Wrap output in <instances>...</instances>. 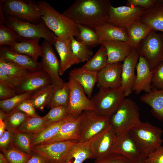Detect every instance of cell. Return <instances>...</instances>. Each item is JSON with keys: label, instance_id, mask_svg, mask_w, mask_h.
Here are the masks:
<instances>
[{"label": "cell", "instance_id": "c3c4849f", "mask_svg": "<svg viewBox=\"0 0 163 163\" xmlns=\"http://www.w3.org/2000/svg\"><path fill=\"white\" fill-rule=\"evenodd\" d=\"M161 2H163V0H128L126 5L140 7L146 9Z\"/></svg>", "mask_w": 163, "mask_h": 163}, {"label": "cell", "instance_id": "11a10c76", "mask_svg": "<svg viewBox=\"0 0 163 163\" xmlns=\"http://www.w3.org/2000/svg\"><path fill=\"white\" fill-rule=\"evenodd\" d=\"M6 126L4 121L2 118H0V137L5 131Z\"/></svg>", "mask_w": 163, "mask_h": 163}, {"label": "cell", "instance_id": "5b68a950", "mask_svg": "<svg viewBox=\"0 0 163 163\" xmlns=\"http://www.w3.org/2000/svg\"><path fill=\"white\" fill-rule=\"evenodd\" d=\"M5 16L34 24L41 21L42 14L37 2L32 0H1Z\"/></svg>", "mask_w": 163, "mask_h": 163}, {"label": "cell", "instance_id": "91938a15", "mask_svg": "<svg viewBox=\"0 0 163 163\" xmlns=\"http://www.w3.org/2000/svg\"><path fill=\"white\" fill-rule=\"evenodd\" d=\"M144 163H145V162H144Z\"/></svg>", "mask_w": 163, "mask_h": 163}, {"label": "cell", "instance_id": "7c38bea8", "mask_svg": "<svg viewBox=\"0 0 163 163\" xmlns=\"http://www.w3.org/2000/svg\"><path fill=\"white\" fill-rule=\"evenodd\" d=\"M143 10L140 7L126 5L114 7L111 5L109 9L107 22L126 28L140 20Z\"/></svg>", "mask_w": 163, "mask_h": 163}, {"label": "cell", "instance_id": "8992f818", "mask_svg": "<svg viewBox=\"0 0 163 163\" xmlns=\"http://www.w3.org/2000/svg\"><path fill=\"white\" fill-rule=\"evenodd\" d=\"M110 119L116 135L129 132L142 122L138 106L132 100L126 98Z\"/></svg>", "mask_w": 163, "mask_h": 163}, {"label": "cell", "instance_id": "44dd1931", "mask_svg": "<svg viewBox=\"0 0 163 163\" xmlns=\"http://www.w3.org/2000/svg\"><path fill=\"white\" fill-rule=\"evenodd\" d=\"M136 74L132 91L138 94L142 91L147 93L152 89L153 71H151L145 59L139 56L136 67Z\"/></svg>", "mask_w": 163, "mask_h": 163}, {"label": "cell", "instance_id": "2e32d148", "mask_svg": "<svg viewBox=\"0 0 163 163\" xmlns=\"http://www.w3.org/2000/svg\"><path fill=\"white\" fill-rule=\"evenodd\" d=\"M116 136L110 125L93 138L90 147L95 160L101 158L111 153Z\"/></svg>", "mask_w": 163, "mask_h": 163}, {"label": "cell", "instance_id": "83f0119b", "mask_svg": "<svg viewBox=\"0 0 163 163\" xmlns=\"http://www.w3.org/2000/svg\"><path fill=\"white\" fill-rule=\"evenodd\" d=\"M140 100L151 107L152 113L155 118L163 121V90L152 88L142 95Z\"/></svg>", "mask_w": 163, "mask_h": 163}, {"label": "cell", "instance_id": "1f68e13d", "mask_svg": "<svg viewBox=\"0 0 163 163\" xmlns=\"http://www.w3.org/2000/svg\"><path fill=\"white\" fill-rule=\"evenodd\" d=\"M70 97L69 88L68 82L54 86L49 102L47 106L49 108L61 106H68Z\"/></svg>", "mask_w": 163, "mask_h": 163}, {"label": "cell", "instance_id": "8d00e7d4", "mask_svg": "<svg viewBox=\"0 0 163 163\" xmlns=\"http://www.w3.org/2000/svg\"><path fill=\"white\" fill-rule=\"evenodd\" d=\"M77 25L79 33L76 40L90 48L101 45V41L94 29L82 25Z\"/></svg>", "mask_w": 163, "mask_h": 163}, {"label": "cell", "instance_id": "f546056e", "mask_svg": "<svg viewBox=\"0 0 163 163\" xmlns=\"http://www.w3.org/2000/svg\"><path fill=\"white\" fill-rule=\"evenodd\" d=\"M126 29L128 36L127 42L133 49H137L141 41L152 30L149 26L140 20Z\"/></svg>", "mask_w": 163, "mask_h": 163}, {"label": "cell", "instance_id": "d590c367", "mask_svg": "<svg viewBox=\"0 0 163 163\" xmlns=\"http://www.w3.org/2000/svg\"><path fill=\"white\" fill-rule=\"evenodd\" d=\"M0 68L11 77L20 82L32 71L1 57Z\"/></svg>", "mask_w": 163, "mask_h": 163}, {"label": "cell", "instance_id": "6da1fadb", "mask_svg": "<svg viewBox=\"0 0 163 163\" xmlns=\"http://www.w3.org/2000/svg\"><path fill=\"white\" fill-rule=\"evenodd\" d=\"M109 0H76L62 14L77 24L94 28L107 22Z\"/></svg>", "mask_w": 163, "mask_h": 163}, {"label": "cell", "instance_id": "52a82bcc", "mask_svg": "<svg viewBox=\"0 0 163 163\" xmlns=\"http://www.w3.org/2000/svg\"><path fill=\"white\" fill-rule=\"evenodd\" d=\"M120 87L117 88H99L91 99L94 111L97 114L110 117L117 110L126 98Z\"/></svg>", "mask_w": 163, "mask_h": 163}, {"label": "cell", "instance_id": "bcb514c9", "mask_svg": "<svg viewBox=\"0 0 163 163\" xmlns=\"http://www.w3.org/2000/svg\"><path fill=\"white\" fill-rule=\"evenodd\" d=\"M152 71V88L163 90V62Z\"/></svg>", "mask_w": 163, "mask_h": 163}, {"label": "cell", "instance_id": "f907efd6", "mask_svg": "<svg viewBox=\"0 0 163 163\" xmlns=\"http://www.w3.org/2000/svg\"><path fill=\"white\" fill-rule=\"evenodd\" d=\"M15 133L7 130L0 137L1 150L7 149L13 145Z\"/></svg>", "mask_w": 163, "mask_h": 163}, {"label": "cell", "instance_id": "4fadbf2b", "mask_svg": "<svg viewBox=\"0 0 163 163\" xmlns=\"http://www.w3.org/2000/svg\"><path fill=\"white\" fill-rule=\"evenodd\" d=\"M48 41L44 40L41 46L42 53L40 63L41 69L50 76L54 86L60 85L64 82L60 78L59 73V61L52 47Z\"/></svg>", "mask_w": 163, "mask_h": 163}, {"label": "cell", "instance_id": "484cf974", "mask_svg": "<svg viewBox=\"0 0 163 163\" xmlns=\"http://www.w3.org/2000/svg\"><path fill=\"white\" fill-rule=\"evenodd\" d=\"M140 21L147 24L152 30L163 33V2L144 9Z\"/></svg>", "mask_w": 163, "mask_h": 163}, {"label": "cell", "instance_id": "ee69618b", "mask_svg": "<svg viewBox=\"0 0 163 163\" xmlns=\"http://www.w3.org/2000/svg\"><path fill=\"white\" fill-rule=\"evenodd\" d=\"M18 39V35L14 30L3 24H0V46L7 45L11 46Z\"/></svg>", "mask_w": 163, "mask_h": 163}, {"label": "cell", "instance_id": "8fae6325", "mask_svg": "<svg viewBox=\"0 0 163 163\" xmlns=\"http://www.w3.org/2000/svg\"><path fill=\"white\" fill-rule=\"evenodd\" d=\"M70 91V97L68 106L70 115L77 117L85 110L94 111V106L83 87L76 81L69 76L67 82Z\"/></svg>", "mask_w": 163, "mask_h": 163}, {"label": "cell", "instance_id": "74e56055", "mask_svg": "<svg viewBox=\"0 0 163 163\" xmlns=\"http://www.w3.org/2000/svg\"><path fill=\"white\" fill-rule=\"evenodd\" d=\"M48 124L44 116L28 117L18 128L16 132H25L33 134Z\"/></svg>", "mask_w": 163, "mask_h": 163}, {"label": "cell", "instance_id": "f1b7e54d", "mask_svg": "<svg viewBox=\"0 0 163 163\" xmlns=\"http://www.w3.org/2000/svg\"><path fill=\"white\" fill-rule=\"evenodd\" d=\"M93 138L85 142H76L70 149L66 163H83L88 159L94 158L90 147Z\"/></svg>", "mask_w": 163, "mask_h": 163}, {"label": "cell", "instance_id": "3957f363", "mask_svg": "<svg viewBox=\"0 0 163 163\" xmlns=\"http://www.w3.org/2000/svg\"><path fill=\"white\" fill-rule=\"evenodd\" d=\"M14 30L18 36V41L43 38L54 45L57 37L46 26L42 19L38 24L24 21L10 16H5L3 23Z\"/></svg>", "mask_w": 163, "mask_h": 163}, {"label": "cell", "instance_id": "836d02e7", "mask_svg": "<svg viewBox=\"0 0 163 163\" xmlns=\"http://www.w3.org/2000/svg\"><path fill=\"white\" fill-rule=\"evenodd\" d=\"M107 64L106 50L102 45L96 53L82 67L85 69L98 72Z\"/></svg>", "mask_w": 163, "mask_h": 163}, {"label": "cell", "instance_id": "f6af8a7d", "mask_svg": "<svg viewBox=\"0 0 163 163\" xmlns=\"http://www.w3.org/2000/svg\"><path fill=\"white\" fill-rule=\"evenodd\" d=\"M122 155L111 153L104 157L95 160L93 163H135Z\"/></svg>", "mask_w": 163, "mask_h": 163}, {"label": "cell", "instance_id": "f5cc1de1", "mask_svg": "<svg viewBox=\"0 0 163 163\" xmlns=\"http://www.w3.org/2000/svg\"><path fill=\"white\" fill-rule=\"evenodd\" d=\"M0 82L5 83L15 89L20 82L11 77L2 68H0Z\"/></svg>", "mask_w": 163, "mask_h": 163}, {"label": "cell", "instance_id": "30bf717a", "mask_svg": "<svg viewBox=\"0 0 163 163\" xmlns=\"http://www.w3.org/2000/svg\"><path fill=\"white\" fill-rule=\"evenodd\" d=\"M77 141L69 140L48 144H40L31 147L32 152L40 155L50 163H66L72 146Z\"/></svg>", "mask_w": 163, "mask_h": 163}, {"label": "cell", "instance_id": "680465c9", "mask_svg": "<svg viewBox=\"0 0 163 163\" xmlns=\"http://www.w3.org/2000/svg\"></svg>", "mask_w": 163, "mask_h": 163}, {"label": "cell", "instance_id": "cb8c5ba5", "mask_svg": "<svg viewBox=\"0 0 163 163\" xmlns=\"http://www.w3.org/2000/svg\"><path fill=\"white\" fill-rule=\"evenodd\" d=\"M0 57L31 71L42 69L40 62L28 56L13 52L6 46H0Z\"/></svg>", "mask_w": 163, "mask_h": 163}, {"label": "cell", "instance_id": "ac0fdd59", "mask_svg": "<svg viewBox=\"0 0 163 163\" xmlns=\"http://www.w3.org/2000/svg\"><path fill=\"white\" fill-rule=\"evenodd\" d=\"M81 115L77 117L69 116L65 119L57 133L50 140L41 144L69 140L78 141L80 138Z\"/></svg>", "mask_w": 163, "mask_h": 163}, {"label": "cell", "instance_id": "d6986e66", "mask_svg": "<svg viewBox=\"0 0 163 163\" xmlns=\"http://www.w3.org/2000/svg\"><path fill=\"white\" fill-rule=\"evenodd\" d=\"M122 63H108L98 73L97 86L99 88L121 87Z\"/></svg>", "mask_w": 163, "mask_h": 163}, {"label": "cell", "instance_id": "9f6ffc18", "mask_svg": "<svg viewBox=\"0 0 163 163\" xmlns=\"http://www.w3.org/2000/svg\"><path fill=\"white\" fill-rule=\"evenodd\" d=\"M0 163H8L4 155L1 152L0 153Z\"/></svg>", "mask_w": 163, "mask_h": 163}, {"label": "cell", "instance_id": "9a60e30c", "mask_svg": "<svg viewBox=\"0 0 163 163\" xmlns=\"http://www.w3.org/2000/svg\"><path fill=\"white\" fill-rule=\"evenodd\" d=\"M111 153L121 155L135 162L142 155L129 131L116 135Z\"/></svg>", "mask_w": 163, "mask_h": 163}, {"label": "cell", "instance_id": "4dcf8cb0", "mask_svg": "<svg viewBox=\"0 0 163 163\" xmlns=\"http://www.w3.org/2000/svg\"><path fill=\"white\" fill-rule=\"evenodd\" d=\"M65 119L58 122L49 124L33 134L31 147L43 143L54 136L58 132Z\"/></svg>", "mask_w": 163, "mask_h": 163}, {"label": "cell", "instance_id": "e575fe53", "mask_svg": "<svg viewBox=\"0 0 163 163\" xmlns=\"http://www.w3.org/2000/svg\"><path fill=\"white\" fill-rule=\"evenodd\" d=\"M53 88L51 84L44 87L32 94L29 98L35 109L43 110L50 101Z\"/></svg>", "mask_w": 163, "mask_h": 163}, {"label": "cell", "instance_id": "ffe728a7", "mask_svg": "<svg viewBox=\"0 0 163 163\" xmlns=\"http://www.w3.org/2000/svg\"><path fill=\"white\" fill-rule=\"evenodd\" d=\"M72 37H57L53 45L60 58V75H63L72 65L79 63L73 56L71 45Z\"/></svg>", "mask_w": 163, "mask_h": 163}, {"label": "cell", "instance_id": "e0dca14e", "mask_svg": "<svg viewBox=\"0 0 163 163\" xmlns=\"http://www.w3.org/2000/svg\"><path fill=\"white\" fill-rule=\"evenodd\" d=\"M139 56L137 49H133L123 61L121 87L123 90L126 97L129 95L132 91L136 77L135 70Z\"/></svg>", "mask_w": 163, "mask_h": 163}, {"label": "cell", "instance_id": "7a4b0ae2", "mask_svg": "<svg viewBox=\"0 0 163 163\" xmlns=\"http://www.w3.org/2000/svg\"><path fill=\"white\" fill-rule=\"evenodd\" d=\"M37 3L42 14V19L57 37L77 38L78 36V28L71 19L59 13L46 1L40 0Z\"/></svg>", "mask_w": 163, "mask_h": 163}, {"label": "cell", "instance_id": "db71d44e", "mask_svg": "<svg viewBox=\"0 0 163 163\" xmlns=\"http://www.w3.org/2000/svg\"><path fill=\"white\" fill-rule=\"evenodd\" d=\"M26 163H50L44 157L34 153Z\"/></svg>", "mask_w": 163, "mask_h": 163}, {"label": "cell", "instance_id": "7402d4cb", "mask_svg": "<svg viewBox=\"0 0 163 163\" xmlns=\"http://www.w3.org/2000/svg\"><path fill=\"white\" fill-rule=\"evenodd\" d=\"M101 45L106 50L107 64L123 61L133 49L127 42L122 41H103Z\"/></svg>", "mask_w": 163, "mask_h": 163}, {"label": "cell", "instance_id": "f35d334b", "mask_svg": "<svg viewBox=\"0 0 163 163\" xmlns=\"http://www.w3.org/2000/svg\"><path fill=\"white\" fill-rule=\"evenodd\" d=\"M72 48L73 56L79 63L88 61L92 57L93 52L91 48L72 37Z\"/></svg>", "mask_w": 163, "mask_h": 163}, {"label": "cell", "instance_id": "4316f807", "mask_svg": "<svg viewBox=\"0 0 163 163\" xmlns=\"http://www.w3.org/2000/svg\"><path fill=\"white\" fill-rule=\"evenodd\" d=\"M40 39L16 41L9 48L13 52L28 56L37 61L38 57H41L42 53V47L39 44Z\"/></svg>", "mask_w": 163, "mask_h": 163}, {"label": "cell", "instance_id": "d6a6232c", "mask_svg": "<svg viewBox=\"0 0 163 163\" xmlns=\"http://www.w3.org/2000/svg\"><path fill=\"white\" fill-rule=\"evenodd\" d=\"M28 117L24 112L15 109L6 113L0 109V118L4 121L6 129L14 133Z\"/></svg>", "mask_w": 163, "mask_h": 163}, {"label": "cell", "instance_id": "9c48e42d", "mask_svg": "<svg viewBox=\"0 0 163 163\" xmlns=\"http://www.w3.org/2000/svg\"><path fill=\"white\" fill-rule=\"evenodd\" d=\"M81 116L80 138L78 142L90 140L110 125V117L97 114L94 111H84Z\"/></svg>", "mask_w": 163, "mask_h": 163}, {"label": "cell", "instance_id": "816d5d0a", "mask_svg": "<svg viewBox=\"0 0 163 163\" xmlns=\"http://www.w3.org/2000/svg\"><path fill=\"white\" fill-rule=\"evenodd\" d=\"M17 95L15 88L0 82V100H7Z\"/></svg>", "mask_w": 163, "mask_h": 163}, {"label": "cell", "instance_id": "7bdbcfd3", "mask_svg": "<svg viewBox=\"0 0 163 163\" xmlns=\"http://www.w3.org/2000/svg\"><path fill=\"white\" fill-rule=\"evenodd\" d=\"M32 94L26 93L17 94L9 99L0 101V109L8 113L14 109L20 103L30 98Z\"/></svg>", "mask_w": 163, "mask_h": 163}, {"label": "cell", "instance_id": "ba28073f", "mask_svg": "<svg viewBox=\"0 0 163 163\" xmlns=\"http://www.w3.org/2000/svg\"><path fill=\"white\" fill-rule=\"evenodd\" d=\"M137 49L139 56L147 62L151 71H153L163 62V33L151 30Z\"/></svg>", "mask_w": 163, "mask_h": 163}, {"label": "cell", "instance_id": "d4e9b609", "mask_svg": "<svg viewBox=\"0 0 163 163\" xmlns=\"http://www.w3.org/2000/svg\"><path fill=\"white\" fill-rule=\"evenodd\" d=\"M101 41L107 40L127 42L126 29L115 26L107 22L93 28Z\"/></svg>", "mask_w": 163, "mask_h": 163}, {"label": "cell", "instance_id": "5bb4252c", "mask_svg": "<svg viewBox=\"0 0 163 163\" xmlns=\"http://www.w3.org/2000/svg\"><path fill=\"white\" fill-rule=\"evenodd\" d=\"M52 84L49 75L42 69L32 71L24 78L15 88L17 94H32L38 90Z\"/></svg>", "mask_w": 163, "mask_h": 163}, {"label": "cell", "instance_id": "60d3db41", "mask_svg": "<svg viewBox=\"0 0 163 163\" xmlns=\"http://www.w3.org/2000/svg\"><path fill=\"white\" fill-rule=\"evenodd\" d=\"M69 115L68 106H61L51 108L44 117L50 124L59 122Z\"/></svg>", "mask_w": 163, "mask_h": 163}, {"label": "cell", "instance_id": "6f0895ef", "mask_svg": "<svg viewBox=\"0 0 163 163\" xmlns=\"http://www.w3.org/2000/svg\"><path fill=\"white\" fill-rule=\"evenodd\" d=\"M146 157L142 155L135 163H144V160Z\"/></svg>", "mask_w": 163, "mask_h": 163}, {"label": "cell", "instance_id": "7dc6e473", "mask_svg": "<svg viewBox=\"0 0 163 163\" xmlns=\"http://www.w3.org/2000/svg\"><path fill=\"white\" fill-rule=\"evenodd\" d=\"M14 109L24 112L28 117L39 116L37 114L35 108L29 98L23 101Z\"/></svg>", "mask_w": 163, "mask_h": 163}, {"label": "cell", "instance_id": "603a6c76", "mask_svg": "<svg viewBox=\"0 0 163 163\" xmlns=\"http://www.w3.org/2000/svg\"><path fill=\"white\" fill-rule=\"evenodd\" d=\"M98 72L80 68H75L69 73V76L78 82L83 88L88 97L92 98L94 86L97 82Z\"/></svg>", "mask_w": 163, "mask_h": 163}, {"label": "cell", "instance_id": "ab89813d", "mask_svg": "<svg viewBox=\"0 0 163 163\" xmlns=\"http://www.w3.org/2000/svg\"><path fill=\"white\" fill-rule=\"evenodd\" d=\"M1 150L8 163H26L32 156V154L25 153L14 145Z\"/></svg>", "mask_w": 163, "mask_h": 163}, {"label": "cell", "instance_id": "b9f144b4", "mask_svg": "<svg viewBox=\"0 0 163 163\" xmlns=\"http://www.w3.org/2000/svg\"><path fill=\"white\" fill-rule=\"evenodd\" d=\"M32 134L25 132L15 133L13 145L24 152L31 154V142Z\"/></svg>", "mask_w": 163, "mask_h": 163}, {"label": "cell", "instance_id": "681fc988", "mask_svg": "<svg viewBox=\"0 0 163 163\" xmlns=\"http://www.w3.org/2000/svg\"><path fill=\"white\" fill-rule=\"evenodd\" d=\"M145 163H163V146L150 153L144 160Z\"/></svg>", "mask_w": 163, "mask_h": 163}, {"label": "cell", "instance_id": "277c9868", "mask_svg": "<svg viewBox=\"0 0 163 163\" xmlns=\"http://www.w3.org/2000/svg\"><path fill=\"white\" fill-rule=\"evenodd\" d=\"M141 154L146 157L161 145L163 133L161 128L148 122H142L129 131Z\"/></svg>", "mask_w": 163, "mask_h": 163}]
</instances>
